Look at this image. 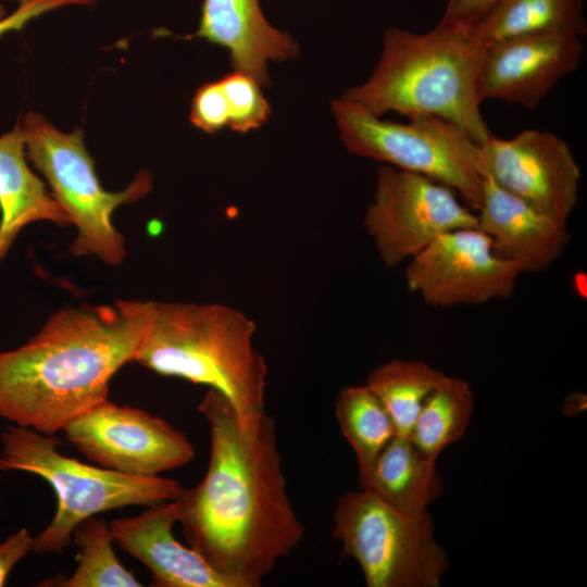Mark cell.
<instances>
[{
	"mask_svg": "<svg viewBox=\"0 0 587 587\" xmlns=\"http://www.w3.org/2000/svg\"><path fill=\"white\" fill-rule=\"evenodd\" d=\"M210 428V459L199 484L176 499L188 545L235 587H258L303 541L287 492L275 422L266 412L240 421L220 392L198 405Z\"/></svg>",
	"mask_w": 587,
	"mask_h": 587,
	"instance_id": "1",
	"label": "cell"
},
{
	"mask_svg": "<svg viewBox=\"0 0 587 587\" xmlns=\"http://www.w3.org/2000/svg\"><path fill=\"white\" fill-rule=\"evenodd\" d=\"M151 301L65 307L26 344L0 351V417L54 435L109 397L117 371L135 360Z\"/></svg>",
	"mask_w": 587,
	"mask_h": 587,
	"instance_id": "2",
	"label": "cell"
},
{
	"mask_svg": "<svg viewBox=\"0 0 587 587\" xmlns=\"http://www.w3.org/2000/svg\"><path fill=\"white\" fill-rule=\"evenodd\" d=\"M486 45L471 29L437 24L416 34L390 26L370 77L341 99L383 116L433 115L482 143L492 133L480 112L479 74Z\"/></svg>",
	"mask_w": 587,
	"mask_h": 587,
	"instance_id": "3",
	"label": "cell"
},
{
	"mask_svg": "<svg viewBox=\"0 0 587 587\" xmlns=\"http://www.w3.org/2000/svg\"><path fill=\"white\" fill-rule=\"evenodd\" d=\"M255 324L222 303L151 301L134 362L220 392L239 419L265 413L267 365L253 345Z\"/></svg>",
	"mask_w": 587,
	"mask_h": 587,
	"instance_id": "4",
	"label": "cell"
},
{
	"mask_svg": "<svg viewBox=\"0 0 587 587\" xmlns=\"http://www.w3.org/2000/svg\"><path fill=\"white\" fill-rule=\"evenodd\" d=\"M0 471H21L41 477L53 489L57 510L34 537V552L63 553L74 528L99 513L129 505H151L177 499L184 488L161 476H133L95 466L61 453L54 435L11 425L1 436Z\"/></svg>",
	"mask_w": 587,
	"mask_h": 587,
	"instance_id": "5",
	"label": "cell"
},
{
	"mask_svg": "<svg viewBox=\"0 0 587 587\" xmlns=\"http://www.w3.org/2000/svg\"><path fill=\"white\" fill-rule=\"evenodd\" d=\"M21 126L28 162L43 176L50 192L65 211L76 236L70 246L75 257H96L117 267L126 257L125 239L113 224L114 211L148 195L153 185L148 171L139 172L120 191H109L97 175L84 132L60 130L42 114L28 111Z\"/></svg>",
	"mask_w": 587,
	"mask_h": 587,
	"instance_id": "6",
	"label": "cell"
},
{
	"mask_svg": "<svg viewBox=\"0 0 587 587\" xmlns=\"http://www.w3.org/2000/svg\"><path fill=\"white\" fill-rule=\"evenodd\" d=\"M330 109L350 153L424 175L454 190L472 210L479 208L478 143L457 125L433 115L386 121L341 98Z\"/></svg>",
	"mask_w": 587,
	"mask_h": 587,
	"instance_id": "7",
	"label": "cell"
},
{
	"mask_svg": "<svg viewBox=\"0 0 587 587\" xmlns=\"http://www.w3.org/2000/svg\"><path fill=\"white\" fill-rule=\"evenodd\" d=\"M333 537L369 587H437L449 566L428 513L408 515L362 488L338 499Z\"/></svg>",
	"mask_w": 587,
	"mask_h": 587,
	"instance_id": "8",
	"label": "cell"
},
{
	"mask_svg": "<svg viewBox=\"0 0 587 587\" xmlns=\"http://www.w3.org/2000/svg\"><path fill=\"white\" fill-rule=\"evenodd\" d=\"M363 226L387 267L410 260L439 235L476 226L454 190L424 175L383 164Z\"/></svg>",
	"mask_w": 587,
	"mask_h": 587,
	"instance_id": "9",
	"label": "cell"
},
{
	"mask_svg": "<svg viewBox=\"0 0 587 587\" xmlns=\"http://www.w3.org/2000/svg\"><path fill=\"white\" fill-rule=\"evenodd\" d=\"M62 432L89 461L133 476H159L195 457L183 432L145 410L109 398L72 420Z\"/></svg>",
	"mask_w": 587,
	"mask_h": 587,
	"instance_id": "10",
	"label": "cell"
},
{
	"mask_svg": "<svg viewBox=\"0 0 587 587\" xmlns=\"http://www.w3.org/2000/svg\"><path fill=\"white\" fill-rule=\"evenodd\" d=\"M408 261V288L440 308L510 298L522 273L494 252L490 238L476 226L439 235Z\"/></svg>",
	"mask_w": 587,
	"mask_h": 587,
	"instance_id": "11",
	"label": "cell"
},
{
	"mask_svg": "<svg viewBox=\"0 0 587 587\" xmlns=\"http://www.w3.org/2000/svg\"><path fill=\"white\" fill-rule=\"evenodd\" d=\"M477 168L502 189L567 224L579 199L580 168L569 143L549 130L494 134L477 148Z\"/></svg>",
	"mask_w": 587,
	"mask_h": 587,
	"instance_id": "12",
	"label": "cell"
},
{
	"mask_svg": "<svg viewBox=\"0 0 587 587\" xmlns=\"http://www.w3.org/2000/svg\"><path fill=\"white\" fill-rule=\"evenodd\" d=\"M580 37L537 34L486 45L479 74L482 102L498 100L535 110L582 61Z\"/></svg>",
	"mask_w": 587,
	"mask_h": 587,
	"instance_id": "13",
	"label": "cell"
},
{
	"mask_svg": "<svg viewBox=\"0 0 587 587\" xmlns=\"http://www.w3.org/2000/svg\"><path fill=\"white\" fill-rule=\"evenodd\" d=\"M482 202L476 227L491 240L494 252L519 266L521 272L549 268L571 240L567 224L534 208L483 177Z\"/></svg>",
	"mask_w": 587,
	"mask_h": 587,
	"instance_id": "14",
	"label": "cell"
},
{
	"mask_svg": "<svg viewBox=\"0 0 587 587\" xmlns=\"http://www.w3.org/2000/svg\"><path fill=\"white\" fill-rule=\"evenodd\" d=\"M178 521L177 500L148 505L133 517L110 523L114 544L141 562L157 587H235L190 546L173 534Z\"/></svg>",
	"mask_w": 587,
	"mask_h": 587,
	"instance_id": "15",
	"label": "cell"
},
{
	"mask_svg": "<svg viewBox=\"0 0 587 587\" xmlns=\"http://www.w3.org/2000/svg\"><path fill=\"white\" fill-rule=\"evenodd\" d=\"M188 38L226 49L233 71L249 75L261 87L271 85L270 62L300 54L297 40L267 21L260 0H203L198 28Z\"/></svg>",
	"mask_w": 587,
	"mask_h": 587,
	"instance_id": "16",
	"label": "cell"
},
{
	"mask_svg": "<svg viewBox=\"0 0 587 587\" xmlns=\"http://www.w3.org/2000/svg\"><path fill=\"white\" fill-rule=\"evenodd\" d=\"M36 222L71 225L65 211L30 168L17 120L0 136V263L18 234Z\"/></svg>",
	"mask_w": 587,
	"mask_h": 587,
	"instance_id": "17",
	"label": "cell"
},
{
	"mask_svg": "<svg viewBox=\"0 0 587 587\" xmlns=\"http://www.w3.org/2000/svg\"><path fill=\"white\" fill-rule=\"evenodd\" d=\"M436 461L423 453L409 437L396 435L370 471L359 477V485L391 508L422 516L444 491Z\"/></svg>",
	"mask_w": 587,
	"mask_h": 587,
	"instance_id": "18",
	"label": "cell"
},
{
	"mask_svg": "<svg viewBox=\"0 0 587 587\" xmlns=\"http://www.w3.org/2000/svg\"><path fill=\"white\" fill-rule=\"evenodd\" d=\"M471 32L484 45L537 34L583 38L587 33L584 0H499Z\"/></svg>",
	"mask_w": 587,
	"mask_h": 587,
	"instance_id": "19",
	"label": "cell"
},
{
	"mask_svg": "<svg viewBox=\"0 0 587 587\" xmlns=\"http://www.w3.org/2000/svg\"><path fill=\"white\" fill-rule=\"evenodd\" d=\"M445 377L423 361L391 360L373 370L365 385L388 411L396 434L410 437L424 401Z\"/></svg>",
	"mask_w": 587,
	"mask_h": 587,
	"instance_id": "20",
	"label": "cell"
},
{
	"mask_svg": "<svg viewBox=\"0 0 587 587\" xmlns=\"http://www.w3.org/2000/svg\"><path fill=\"white\" fill-rule=\"evenodd\" d=\"M335 415L342 436L355 454L361 477L397 435L394 422L382 401L365 384L346 386L338 391Z\"/></svg>",
	"mask_w": 587,
	"mask_h": 587,
	"instance_id": "21",
	"label": "cell"
},
{
	"mask_svg": "<svg viewBox=\"0 0 587 587\" xmlns=\"http://www.w3.org/2000/svg\"><path fill=\"white\" fill-rule=\"evenodd\" d=\"M473 410L469 383L446 375L424 401L409 438L423 453L437 459L464 435Z\"/></svg>",
	"mask_w": 587,
	"mask_h": 587,
	"instance_id": "22",
	"label": "cell"
},
{
	"mask_svg": "<svg viewBox=\"0 0 587 587\" xmlns=\"http://www.w3.org/2000/svg\"><path fill=\"white\" fill-rule=\"evenodd\" d=\"M78 549L77 565L70 576L58 575L38 584L57 587H140L142 584L118 560L110 524L91 516L72 533Z\"/></svg>",
	"mask_w": 587,
	"mask_h": 587,
	"instance_id": "23",
	"label": "cell"
},
{
	"mask_svg": "<svg viewBox=\"0 0 587 587\" xmlns=\"http://www.w3.org/2000/svg\"><path fill=\"white\" fill-rule=\"evenodd\" d=\"M228 111V128L239 133L262 127L271 116V105L261 86L249 75L233 71L220 78Z\"/></svg>",
	"mask_w": 587,
	"mask_h": 587,
	"instance_id": "24",
	"label": "cell"
},
{
	"mask_svg": "<svg viewBox=\"0 0 587 587\" xmlns=\"http://www.w3.org/2000/svg\"><path fill=\"white\" fill-rule=\"evenodd\" d=\"M190 122L198 129L213 135L229 125V111L220 79L202 84L190 103Z\"/></svg>",
	"mask_w": 587,
	"mask_h": 587,
	"instance_id": "25",
	"label": "cell"
},
{
	"mask_svg": "<svg viewBox=\"0 0 587 587\" xmlns=\"http://www.w3.org/2000/svg\"><path fill=\"white\" fill-rule=\"evenodd\" d=\"M95 0H28L20 3L17 9L0 20V37L21 30L32 20L55 9L68 5H91Z\"/></svg>",
	"mask_w": 587,
	"mask_h": 587,
	"instance_id": "26",
	"label": "cell"
},
{
	"mask_svg": "<svg viewBox=\"0 0 587 587\" xmlns=\"http://www.w3.org/2000/svg\"><path fill=\"white\" fill-rule=\"evenodd\" d=\"M499 0H447L439 24L471 29Z\"/></svg>",
	"mask_w": 587,
	"mask_h": 587,
	"instance_id": "27",
	"label": "cell"
},
{
	"mask_svg": "<svg viewBox=\"0 0 587 587\" xmlns=\"http://www.w3.org/2000/svg\"><path fill=\"white\" fill-rule=\"evenodd\" d=\"M34 550V537L23 527L0 542V587L13 567Z\"/></svg>",
	"mask_w": 587,
	"mask_h": 587,
	"instance_id": "28",
	"label": "cell"
},
{
	"mask_svg": "<svg viewBox=\"0 0 587 587\" xmlns=\"http://www.w3.org/2000/svg\"><path fill=\"white\" fill-rule=\"evenodd\" d=\"M7 15L5 8L0 2V20L3 18Z\"/></svg>",
	"mask_w": 587,
	"mask_h": 587,
	"instance_id": "29",
	"label": "cell"
},
{
	"mask_svg": "<svg viewBox=\"0 0 587 587\" xmlns=\"http://www.w3.org/2000/svg\"><path fill=\"white\" fill-rule=\"evenodd\" d=\"M1 1H3V0H0V2H1ZM13 1L18 2V4H20V3H23V2L28 1V0H13Z\"/></svg>",
	"mask_w": 587,
	"mask_h": 587,
	"instance_id": "30",
	"label": "cell"
}]
</instances>
